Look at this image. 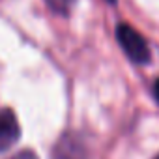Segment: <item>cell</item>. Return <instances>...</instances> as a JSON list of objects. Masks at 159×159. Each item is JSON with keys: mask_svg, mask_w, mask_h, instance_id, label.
Wrapping results in <instances>:
<instances>
[{"mask_svg": "<svg viewBox=\"0 0 159 159\" xmlns=\"http://www.w3.org/2000/svg\"><path fill=\"white\" fill-rule=\"evenodd\" d=\"M116 39L131 62H135V64H148L150 62V58H152L150 47H148L146 39L142 38V34H139L131 25H125V23L118 25L116 26Z\"/></svg>", "mask_w": 159, "mask_h": 159, "instance_id": "1", "label": "cell"}, {"mask_svg": "<svg viewBox=\"0 0 159 159\" xmlns=\"http://www.w3.org/2000/svg\"><path fill=\"white\" fill-rule=\"evenodd\" d=\"M51 159H88V150L81 137L66 133L56 140Z\"/></svg>", "mask_w": 159, "mask_h": 159, "instance_id": "2", "label": "cell"}, {"mask_svg": "<svg viewBox=\"0 0 159 159\" xmlns=\"http://www.w3.org/2000/svg\"><path fill=\"white\" fill-rule=\"evenodd\" d=\"M21 135V127L17 122V116L10 109L0 111V152L10 150Z\"/></svg>", "mask_w": 159, "mask_h": 159, "instance_id": "3", "label": "cell"}, {"mask_svg": "<svg viewBox=\"0 0 159 159\" xmlns=\"http://www.w3.org/2000/svg\"><path fill=\"white\" fill-rule=\"evenodd\" d=\"M77 0H45V4L49 6L51 11H54L56 15H62V17H67L73 4Z\"/></svg>", "mask_w": 159, "mask_h": 159, "instance_id": "4", "label": "cell"}, {"mask_svg": "<svg viewBox=\"0 0 159 159\" xmlns=\"http://www.w3.org/2000/svg\"><path fill=\"white\" fill-rule=\"evenodd\" d=\"M153 96H155V99L159 101V79L153 83Z\"/></svg>", "mask_w": 159, "mask_h": 159, "instance_id": "5", "label": "cell"}, {"mask_svg": "<svg viewBox=\"0 0 159 159\" xmlns=\"http://www.w3.org/2000/svg\"><path fill=\"white\" fill-rule=\"evenodd\" d=\"M153 159H159V155H155V157H153Z\"/></svg>", "mask_w": 159, "mask_h": 159, "instance_id": "6", "label": "cell"}, {"mask_svg": "<svg viewBox=\"0 0 159 159\" xmlns=\"http://www.w3.org/2000/svg\"><path fill=\"white\" fill-rule=\"evenodd\" d=\"M109 2H114V0H109Z\"/></svg>", "mask_w": 159, "mask_h": 159, "instance_id": "7", "label": "cell"}, {"mask_svg": "<svg viewBox=\"0 0 159 159\" xmlns=\"http://www.w3.org/2000/svg\"><path fill=\"white\" fill-rule=\"evenodd\" d=\"M13 159H17V157H13Z\"/></svg>", "mask_w": 159, "mask_h": 159, "instance_id": "8", "label": "cell"}]
</instances>
